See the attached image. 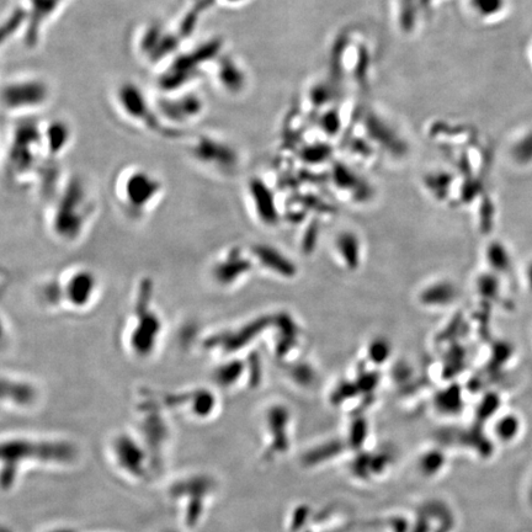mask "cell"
Returning <instances> with one entry per match:
<instances>
[{
	"mask_svg": "<svg viewBox=\"0 0 532 532\" xmlns=\"http://www.w3.org/2000/svg\"><path fill=\"white\" fill-rule=\"evenodd\" d=\"M115 100L117 110L126 117L131 124L141 127L142 130L167 135L169 132L162 125L157 115L156 108L145 98L140 87L131 83L120 85L116 90Z\"/></svg>",
	"mask_w": 532,
	"mask_h": 532,
	"instance_id": "obj_7",
	"label": "cell"
},
{
	"mask_svg": "<svg viewBox=\"0 0 532 532\" xmlns=\"http://www.w3.org/2000/svg\"><path fill=\"white\" fill-rule=\"evenodd\" d=\"M39 388L34 382L19 376L0 374V406L26 408L39 398Z\"/></svg>",
	"mask_w": 532,
	"mask_h": 532,
	"instance_id": "obj_8",
	"label": "cell"
},
{
	"mask_svg": "<svg viewBox=\"0 0 532 532\" xmlns=\"http://www.w3.org/2000/svg\"><path fill=\"white\" fill-rule=\"evenodd\" d=\"M51 88L39 77L14 78L0 90V105L8 113L24 115L49 103Z\"/></svg>",
	"mask_w": 532,
	"mask_h": 532,
	"instance_id": "obj_6",
	"label": "cell"
},
{
	"mask_svg": "<svg viewBox=\"0 0 532 532\" xmlns=\"http://www.w3.org/2000/svg\"><path fill=\"white\" fill-rule=\"evenodd\" d=\"M42 147L46 159L57 161L69 151L74 140L73 127L63 119H55L40 126Z\"/></svg>",
	"mask_w": 532,
	"mask_h": 532,
	"instance_id": "obj_9",
	"label": "cell"
},
{
	"mask_svg": "<svg viewBox=\"0 0 532 532\" xmlns=\"http://www.w3.org/2000/svg\"><path fill=\"white\" fill-rule=\"evenodd\" d=\"M250 193H252L255 210L258 209L259 216L265 222L275 221V207L273 196L265 189L263 185L254 183L250 186Z\"/></svg>",
	"mask_w": 532,
	"mask_h": 532,
	"instance_id": "obj_13",
	"label": "cell"
},
{
	"mask_svg": "<svg viewBox=\"0 0 532 532\" xmlns=\"http://www.w3.org/2000/svg\"><path fill=\"white\" fill-rule=\"evenodd\" d=\"M99 199L89 180L81 175L65 178L49 201L45 223L53 241L72 248L89 236L98 220Z\"/></svg>",
	"mask_w": 532,
	"mask_h": 532,
	"instance_id": "obj_1",
	"label": "cell"
},
{
	"mask_svg": "<svg viewBox=\"0 0 532 532\" xmlns=\"http://www.w3.org/2000/svg\"><path fill=\"white\" fill-rule=\"evenodd\" d=\"M103 291V279L98 271L78 264L42 281L37 297L42 307L51 312L87 315L99 305Z\"/></svg>",
	"mask_w": 532,
	"mask_h": 532,
	"instance_id": "obj_3",
	"label": "cell"
},
{
	"mask_svg": "<svg viewBox=\"0 0 532 532\" xmlns=\"http://www.w3.org/2000/svg\"><path fill=\"white\" fill-rule=\"evenodd\" d=\"M470 4L478 17L491 19L503 12L507 0H470Z\"/></svg>",
	"mask_w": 532,
	"mask_h": 532,
	"instance_id": "obj_14",
	"label": "cell"
},
{
	"mask_svg": "<svg viewBox=\"0 0 532 532\" xmlns=\"http://www.w3.org/2000/svg\"><path fill=\"white\" fill-rule=\"evenodd\" d=\"M113 196L117 209L127 221L141 223L163 204L167 196V184L154 170L136 164L117 172Z\"/></svg>",
	"mask_w": 532,
	"mask_h": 532,
	"instance_id": "obj_4",
	"label": "cell"
},
{
	"mask_svg": "<svg viewBox=\"0 0 532 532\" xmlns=\"http://www.w3.org/2000/svg\"><path fill=\"white\" fill-rule=\"evenodd\" d=\"M47 161L42 147L40 125L18 126L10 138L7 153V173L10 182L34 185Z\"/></svg>",
	"mask_w": 532,
	"mask_h": 532,
	"instance_id": "obj_5",
	"label": "cell"
},
{
	"mask_svg": "<svg viewBox=\"0 0 532 532\" xmlns=\"http://www.w3.org/2000/svg\"><path fill=\"white\" fill-rule=\"evenodd\" d=\"M167 334V321L157 301L151 276H143L133 290L120 331V344L133 360L146 363L159 353Z\"/></svg>",
	"mask_w": 532,
	"mask_h": 532,
	"instance_id": "obj_2",
	"label": "cell"
},
{
	"mask_svg": "<svg viewBox=\"0 0 532 532\" xmlns=\"http://www.w3.org/2000/svg\"><path fill=\"white\" fill-rule=\"evenodd\" d=\"M254 257L259 260L263 269L281 275V278H292L296 274L295 265L279 250L269 246H258L254 249Z\"/></svg>",
	"mask_w": 532,
	"mask_h": 532,
	"instance_id": "obj_11",
	"label": "cell"
},
{
	"mask_svg": "<svg viewBox=\"0 0 532 532\" xmlns=\"http://www.w3.org/2000/svg\"><path fill=\"white\" fill-rule=\"evenodd\" d=\"M12 337V326H10L7 317H5L2 312H0V349L8 347V345L10 344V340H12Z\"/></svg>",
	"mask_w": 532,
	"mask_h": 532,
	"instance_id": "obj_15",
	"label": "cell"
},
{
	"mask_svg": "<svg viewBox=\"0 0 532 532\" xmlns=\"http://www.w3.org/2000/svg\"><path fill=\"white\" fill-rule=\"evenodd\" d=\"M360 242L354 233L344 232L337 239V252L347 268L354 270L360 262Z\"/></svg>",
	"mask_w": 532,
	"mask_h": 532,
	"instance_id": "obj_12",
	"label": "cell"
},
{
	"mask_svg": "<svg viewBox=\"0 0 532 532\" xmlns=\"http://www.w3.org/2000/svg\"><path fill=\"white\" fill-rule=\"evenodd\" d=\"M248 270L247 260L242 259L241 255L228 252L212 264L211 278L216 285L228 289L239 280L246 278L243 275H246Z\"/></svg>",
	"mask_w": 532,
	"mask_h": 532,
	"instance_id": "obj_10",
	"label": "cell"
}]
</instances>
